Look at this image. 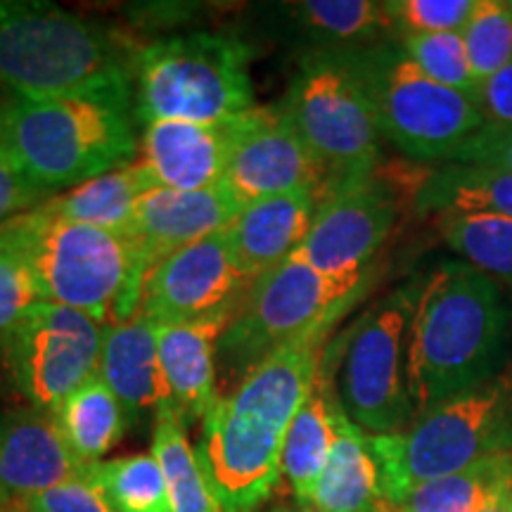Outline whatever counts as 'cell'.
Wrapping results in <instances>:
<instances>
[{"label":"cell","instance_id":"obj_7","mask_svg":"<svg viewBox=\"0 0 512 512\" xmlns=\"http://www.w3.org/2000/svg\"><path fill=\"white\" fill-rule=\"evenodd\" d=\"M254 50L228 34L195 31L143 48L136 60V117L219 124L252 110Z\"/></svg>","mask_w":512,"mask_h":512},{"label":"cell","instance_id":"obj_26","mask_svg":"<svg viewBox=\"0 0 512 512\" xmlns=\"http://www.w3.org/2000/svg\"><path fill=\"white\" fill-rule=\"evenodd\" d=\"M69 451L91 467L100 463L126 432V411L100 375L69 396L53 415Z\"/></svg>","mask_w":512,"mask_h":512},{"label":"cell","instance_id":"obj_2","mask_svg":"<svg viewBox=\"0 0 512 512\" xmlns=\"http://www.w3.org/2000/svg\"><path fill=\"white\" fill-rule=\"evenodd\" d=\"M512 351V297L463 259L420 278L408 328L413 413L501 377ZM413 415V418H415Z\"/></svg>","mask_w":512,"mask_h":512},{"label":"cell","instance_id":"obj_28","mask_svg":"<svg viewBox=\"0 0 512 512\" xmlns=\"http://www.w3.org/2000/svg\"><path fill=\"white\" fill-rule=\"evenodd\" d=\"M152 456L164 472L171 512H223L195 446L185 434V422L171 403L155 415Z\"/></svg>","mask_w":512,"mask_h":512},{"label":"cell","instance_id":"obj_15","mask_svg":"<svg viewBox=\"0 0 512 512\" xmlns=\"http://www.w3.org/2000/svg\"><path fill=\"white\" fill-rule=\"evenodd\" d=\"M399 219V200L380 178L344 181L318 202L297 259L328 275H354L373 266Z\"/></svg>","mask_w":512,"mask_h":512},{"label":"cell","instance_id":"obj_24","mask_svg":"<svg viewBox=\"0 0 512 512\" xmlns=\"http://www.w3.org/2000/svg\"><path fill=\"white\" fill-rule=\"evenodd\" d=\"M323 512H392L384 501L380 465L370 446V434L354 425L339 408L328 465L311 503Z\"/></svg>","mask_w":512,"mask_h":512},{"label":"cell","instance_id":"obj_11","mask_svg":"<svg viewBox=\"0 0 512 512\" xmlns=\"http://www.w3.org/2000/svg\"><path fill=\"white\" fill-rule=\"evenodd\" d=\"M373 283V266L354 275H328L287 259L261 275L242 299L219 344V363L240 380L268 354L320 325L339 323Z\"/></svg>","mask_w":512,"mask_h":512},{"label":"cell","instance_id":"obj_4","mask_svg":"<svg viewBox=\"0 0 512 512\" xmlns=\"http://www.w3.org/2000/svg\"><path fill=\"white\" fill-rule=\"evenodd\" d=\"M138 53L86 17L43 0H0V88L15 98L131 91Z\"/></svg>","mask_w":512,"mask_h":512},{"label":"cell","instance_id":"obj_34","mask_svg":"<svg viewBox=\"0 0 512 512\" xmlns=\"http://www.w3.org/2000/svg\"><path fill=\"white\" fill-rule=\"evenodd\" d=\"M38 302L41 297L27 259L0 226V342Z\"/></svg>","mask_w":512,"mask_h":512},{"label":"cell","instance_id":"obj_27","mask_svg":"<svg viewBox=\"0 0 512 512\" xmlns=\"http://www.w3.org/2000/svg\"><path fill=\"white\" fill-rule=\"evenodd\" d=\"M418 207L434 214H494L512 219V174L484 166L444 164L420 185Z\"/></svg>","mask_w":512,"mask_h":512},{"label":"cell","instance_id":"obj_14","mask_svg":"<svg viewBox=\"0 0 512 512\" xmlns=\"http://www.w3.org/2000/svg\"><path fill=\"white\" fill-rule=\"evenodd\" d=\"M221 185L242 209L245 204L299 190L313 192L320 202L332 181L285 112L278 105H256L242 117Z\"/></svg>","mask_w":512,"mask_h":512},{"label":"cell","instance_id":"obj_33","mask_svg":"<svg viewBox=\"0 0 512 512\" xmlns=\"http://www.w3.org/2000/svg\"><path fill=\"white\" fill-rule=\"evenodd\" d=\"M396 41L401 43L403 53L411 57L430 79L467 95L479 105V81L467 62L463 36L456 31H446V34L401 36Z\"/></svg>","mask_w":512,"mask_h":512},{"label":"cell","instance_id":"obj_36","mask_svg":"<svg viewBox=\"0 0 512 512\" xmlns=\"http://www.w3.org/2000/svg\"><path fill=\"white\" fill-rule=\"evenodd\" d=\"M15 512H114L112 503L107 501L105 491L91 477V470L86 475L69 479L53 486V489L41 491L24 501L12 505Z\"/></svg>","mask_w":512,"mask_h":512},{"label":"cell","instance_id":"obj_20","mask_svg":"<svg viewBox=\"0 0 512 512\" xmlns=\"http://www.w3.org/2000/svg\"><path fill=\"white\" fill-rule=\"evenodd\" d=\"M316 209L318 197L309 190L245 204L226 228L242 271L256 283L292 259L309 235Z\"/></svg>","mask_w":512,"mask_h":512},{"label":"cell","instance_id":"obj_18","mask_svg":"<svg viewBox=\"0 0 512 512\" xmlns=\"http://www.w3.org/2000/svg\"><path fill=\"white\" fill-rule=\"evenodd\" d=\"M53 415L22 408L0 415V505H12L86 475Z\"/></svg>","mask_w":512,"mask_h":512},{"label":"cell","instance_id":"obj_32","mask_svg":"<svg viewBox=\"0 0 512 512\" xmlns=\"http://www.w3.org/2000/svg\"><path fill=\"white\" fill-rule=\"evenodd\" d=\"M460 36H463L472 74L482 86V81L512 62L510 0H477Z\"/></svg>","mask_w":512,"mask_h":512},{"label":"cell","instance_id":"obj_16","mask_svg":"<svg viewBox=\"0 0 512 512\" xmlns=\"http://www.w3.org/2000/svg\"><path fill=\"white\" fill-rule=\"evenodd\" d=\"M242 117L219 124L152 121L145 124L136 162L152 188L207 190L226 176Z\"/></svg>","mask_w":512,"mask_h":512},{"label":"cell","instance_id":"obj_9","mask_svg":"<svg viewBox=\"0 0 512 512\" xmlns=\"http://www.w3.org/2000/svg\"><path fill=\"white\" fill-rule=\"evenodd\" d=\"M420 278L375 302L328 344L339 406L366 434H396L413 422L408 328Z\"/></svg>","mask_w":512,"mask_h":512},{"label":"cell","instance_id":"obj_3","mask_svg":"<svg viewBox=\"0 0 512 512\" xmlns=\"http://www.w3.org/2000/svg\"><path fill=\"white\" fill-rule=\"evenodd\" d=\"M0 147L50 195L110 174L138 157L131 91L5 100Z\"/></svg>","mask_w":512,"mask_h":512},{"label":"cell","instance_id":"obj_35","mask_svg":"<svg viewBox=\"0 0 512 512\" xmlns=\"http://www.w3.org/2000/svg\"><path fill=\"white\" fill-rule=\"evenodd\" d=\"M477 0H387L396 38L418 34H460Z\"/></svg>","mask_w":512,"mask_h":512},{"label":"cell","instance_id":"obj_23","mask_svg":"<svg viewBox=\"0 0 512 512\" xmlns=\"http://www.w3.org/2000/svg\"><path fill=\"white\" fill-rule=\"evenodd\" d=\"M278 15L306 50L347 53L396 38L387 8L375 0H302L278 5Z\"/></svg>","mask_w":512,"mask_h":512},{"label":"cell","instance_id":"obj_5","mask_svg":"<svg viewBox=\"0 0 512 512\" xmlns=\"http://www.w3.org/2000/svg\"><path fill=\"white\" fill-rule=\"evenodd\" d=\"M3 228L22 249L41 302L81 311L100 325L124 323L138 313L145 273L128 235L57 219L41 204Z\"/></svg>","mask_w":512,"mask_h":512},{"label":"cell","instance_id":"obj_38","mask_svg":"<svg viewBox=\"0 0 512 512\" xmlns=\"http://www.w3.org/2000/svg\"><path fill=\"white\" fill-rule=\"evenodd\" d=\"M50 192L36 188L22 171L17 169V164L5 155L3 147H0V226L8 223L15 216L24 214V211L36 209L38 204L50 200Z\"/></svg>","mask_w":512,"mask_h":512},{"label":"cell","instance_id":"obj_42","mask_svg":"<svg viewBox=\"0 0 512 512\" xmlns=\"http://www.w3.org/2000/svg\"><path fill=\"white\" fill-rule=\"evenodd\" d=\"M3 110H5V100L0 98V117H3Z\"/></svg>","mask_w":512,"mask_h":512},{"label":"cell","instance_id":"obj_25","mask_svg":"<svg viewBox=\"0 0 512 512\" xmlns=\"http://www.w3.org/2000/svg\"><path fill=\"white\" fill-rule=\"evenodd\" d=\"M152 190L145 171L138 162H131L110 174L76 185L64 195L50 197L41 207L57 219L88 223L114 233L128 235L133 226L140 197Z\"/></svg>","mask_w":512,"mask_h":512},{"label":"cell","instance_id":"obj_13","mask_svg":"<svg viewBox=\"0 0 512 512\" xmlns=\"http://www.w3.org/2000/svg\"><path fill=\"white\" fill-rule=\"evenodd\" d=\"M252 285L235 259L228 233L221 230L178 249L147 275L138 311L155 325L235 313Z\"/></svg>","mask_w":512,"mask_h":512},{"label":"cell","instance_id":"obj_21","mask_svg":"<svg viewBox=\"0 0 512 512\" xmlns=\"http://www.w3.org/2000/svg\"><path fill=\"white\" fill-rule=\"evenodd\" d=\"M98 375L131 420L145 413L157 415L159 408L171 403L169 384L159 363L157 328L140 311L124 323L105 325Z\"/></svg>","mask_w":512,"mask_h":512},{"label":"cell","instance_id":"obj_10","mask_svg":"<svg viewBox=\"0 0 512 512\" xmlns=\"http://www.w3.org/2000/svg\"><path fill=\"white\" fill-rule=\"evenodd\" d=\"M278 107L328 171L332 188L375 174L382 133L349 50H304Z\"/></svg>","mask_w":512,"mask_h":512},{"label":"cell","instance_id":"obj_8","mask_svg":"<svg viewBox=\"0 0 512 512\" xmlns=\"http://www.w3.org/2000/svg\"><path fill=\"white\" fill-rule=\"evenodd\" d=\"M349 57L373 105L382 138L406 157L448 164L486 126L475 100L430 79L403 53L396 38L349 50Z\"/></svg>","mask_w":512,"mask_h":512},{"label":"cell","instance_id":"obj_19","mask_svg":"<svg viewBox=\"0 0 512 512\" xmlns=\"http://www.w3.org/2000/svg\"><path fill=\"white\" fill-rule=\"evenodd\" d=\"M233 316L235 313H216L190 323L155 325L159 363L169 384L171 403L185 425L192 420H204L219 399V344Z\"/></svg>","mask_w":512,"mask_h":512},{"label":"cell","instance_id":"obj_1","mask_svg":"<svg viewBox=\"0 0 512 512\" xmlns=\"http://www.w3.org/2000/svg\"><path fill=\"white\" fill-rule=\"evenodd\" d=\"M335 325H320L275 349L204 415L195 451L223 512H256L283 479L287 430L316 382Z\"/></svg>","mask_w":512,"mask_h":512},{"label":"cell","instance_id":"obj_17","mask_svg":"<svg viewBox=\"0 0 512 512\" xmlns=\"http://www.w3.org/2000/svg\"><path fill=\"white\" fill-rule=\"evenodd\" d=\"M238 211L240 204L223 185L207 190H147L128 230V238L136 242L145 280L178 249L226 230Z\"/></svg>","mask_w":512,"mask_h":512},{"label":"cell","instance_id":"obj_31","mask_svg":"<svg viewBox=\"0 0 512 512\" xmlns=\"http://www.w3.org/2000/svg\"><path fill=\"white\" fill-rule=\"evenodd\" d=\"M88 470L114 512H171L164 472L152 451L100 460Z\"/></svg>","mask_w":512,"mask_h":512},{"label":"cell","instance_id":"obj_39","mask_svg":"<svg viewBox=\"0 0 512 512\" xmlns=\"http://www.w3.org/2000/svg\"><path fill=\"white\" fill-rule=\"evenodd\" d=\"M479 110L489 126L512 128V62L479 86Z\"/></svg>","mask_w":512,"mask_h":512},{"label":"cell","instance_id":"obj_37","mask_svg":"<svg viewBox=\"0 0 512 512\" xmlns=\"http://www.w3.org/2000/svg\"><path fill=\"white\" fill-rule=\"evenodd\" d=\"M448 164L484 166L512 174V128L486 124L475 138L460 147Z\"/></svg>","mask_w":512,"mask_h":512},{"label":"cell","instance_id":"obj_22","mask_svg":"<svg viewBox=\"0 0 512 512\" xmlns=\"http://www.w3.org/2000/svg\"><path fill=\"white\" fill-rule=\"evenodd\" d=\"M339 408L342 406L335 392V366L325 347L316 382L302 408L294 415L283 444V458H280V475L290 486L297 503L309 505L316 494V486L328 465L332 441H335Z\"/></svg>","mask_w":512,"mask_h":512},{"label":"cell","instance_id":"obj_41","mask_svg":"<svg viewBox=\"0 0 512 512\" xmlns=\"http://www.w3.org/2000/svg\"><path fill=\"white\" fill-rule=\"evenodd\" d=\"M482 512H512V496L505 498V501L491 505V508H486Z\"/></svg>","mask_w":512,"mask_h":512},{"label":"cell","instance_id":"obj_40","mask_svg":"<svg viewBox=\"0 0 512 512\" xmlns=\"http://www.w3.org/2000/svg\"><path fill=\"white\" fill-rule=\"evenodd\" d=\"M273 512H323V510L313 508V505H302V503H297V505H285V508H275Z\"/></svg>","mask_w":512,"mask_h":512},{"label":"cell","instance_id":"obj_30","mask_svg":"<svg viewBox=\"0 0 512 512\" xmlns=\"http://www.w3.org/2000/svg\"><path fill=\"white\" fill-rule=\"evenodd\" d=\"M439 233L477 271L512 285V219L494 214H439Z\"/></svg>","mask_w":512,"mask_h":512},{"label":"cell","instance_id":"obj_29","mask_svg":"<svg viewBox=\"0 0 512 512\" xmlns=\"http://www.w3.org/2000/svg\"><path fill=\"white\" fill-rule=\"evenodd\" d=\"M510 496L512 453H498L456 475L422 484L392 512H482Z\"/></svg>","mask_w":512,"mask_h":512},{"label":"cell","instance_id":"obj_12","mask_svg":"<svg viewBox=\"0 0 512 512\" xmlns=\"http://www.w3.org/2000/svg\"><path fill=\"white\" fill-rule=\"evenodd\" d=\"M102 330L105 325L98 320L67 306H31L0 342V356L29 408L55 415L76 389L98 375Z\"/></svg>","mask_w":512,"mask_h":512},{"label":"cell","instance_id":"obj_6","mask_svg":"<svg viewBox=\"0 0 512 512\" xmlns=\"http://www.w3.org/2000/svg\"><path fill=\"white\" fill-rule=\"evenodd\" d=\"M370 446L384 501L396 508L422 484L512 453V382L501 375L482 389L441 401L415 415L406 430L370 434Z\"/></svg>","mask_w":512,"mask_h":512}]
</instances>
